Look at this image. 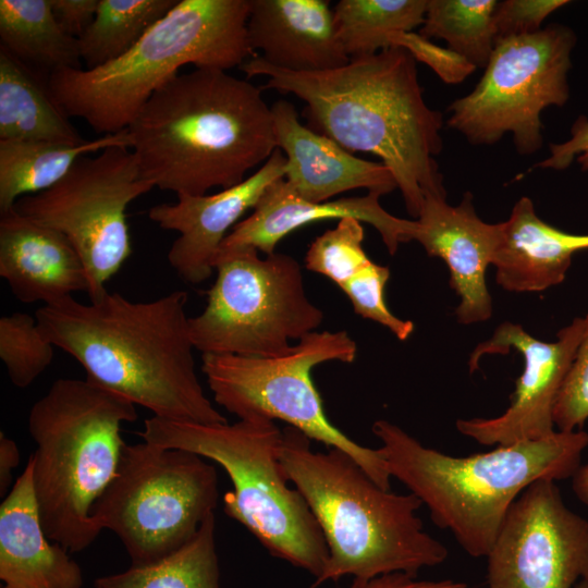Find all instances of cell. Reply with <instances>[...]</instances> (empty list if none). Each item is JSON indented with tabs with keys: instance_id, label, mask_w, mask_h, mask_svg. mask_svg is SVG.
Segmentation results:
<instances>
[{
	"instance_id": "cell-1",
	"label": "cell",
	"mask_w": 588,
	"mask_h": 588,
	"mask_svg": "<svg viewBox=\"0 0 588 588\" xmlns=\"http://www.w3.org/2000/svg\"><path fill=\"white\" fill-rule=\"evenodd\" d=\"M240 69L266 76L264 88L305 102L307 126L350 152H369L393 173L408 213L426 196L446 197L434 159L443 148L441 112L425 101L416 59L403 47L353 58L339 69L299 73L253 57Z\"/></svg>"
},
{
	"instance_id": "cell-2",
	"label": "cell",
	"mask_w": 588,
	"mask_h": 588,
	"mask_svg": "<svg viewBox=\"0 0 588 588\" xmlns=\"http://www.w3.org/2000/svg\"><path fill=\"white\" fill-rule=\"evenodd\" d=\"M187 301L185 291L148 302L106 291L88 304L69 297L44 305L35 318L42 335L75 358L88 380L155 417L225 424L196 373Z\"/></svg>"
},
{
	"instance_id": "cell-3",
	"label": "cell",
	"mask_w": 588,
	"mask_h": 588,
	"mask_svg": "<svg viewBox=\"0 0 588 588\" xmlns=\"http://www.w3.org/2000/svg\"><path fill=\"white\" fill-rule=\"evenodd\" d=\"M127 132L144 179L177 196L232 187L278 148L261 89L219 69L171 78Z\"/></svg>"
},
{
	"instance_id": "cell-4",
	"label": "cell",
	"mask_w": 588,
	"mask_h": 588,
	"mask_svg": "<svg viewBox=\"0 0 588 588\" xmlns=\"http://www.w3.org/2000/svg\"><path fill=\"white\" fill-rule=\"evenodd\" d=\"M372 432L392 478L401 481L473 558H486L516 499L539 480L572 478L588 432L556 430L468 456L422 445L395 424L379 419Z\"/></svg>"
},
{
	"instance_id": "cell-5",
	"label": "cell",
	"mask_w": 588,
	"mask_h": 588,
	"mask_svg": "<svg viewBox=\"0 0 588 588\" xmlns=\"http://www.w3.org/2000/svg\"><path fill=\"white\" fill-rule=\"evenodd\" d=\"M279 460L323 534L329 556L314 587L342 577L369 579L392 573L417 576L448 559L446 547L424 529L413 493L379 487L345 452L311 450V439L285 426Z\"/></svg>"
},
{
	"instance_id": "cell-6",
	"label": "cell",
	"mask_w": 588,
	"mask_h": 588,
	"mask_svg": "<svg viewBox=\"0 0 588 588\" xmlns=\"http://www.w3.org/2000/svg\"><path fill=\"white\" fill-rule=\"evenodd\" d=\"M250 0H179L126 53L96 69H62L49 88L69 117L97 133L126 130L179 69L228 71L253 54L247 40Z\"/></svg>"
},
{
	"instance_id": "cell-7",
	"label": "cell",
	"mask_w": 588,
	"mask_h": 588,
	"mask_svg": "<svg viewBox=\"0 0 588 588\" xmlns=\"http://www.w3.org/2000/svg\"><path fill=\"white\" fill-rule=\"evenodd\" d=\"M135 405L88 380L61 378L34 403L28 432L39 515L49 539L65 550L88 548L102 531L91 511L114 478Z\"/></svg>"
},
{
	"instance_id": "cell-8",
	"label": "cell",
	"mask_w": 588,
	"mask_h": 588,
	"mask_svg": "<svg viewBox=\"0 0 588 588\" xmlns=\"http://www.w3.org/2000/svg\"><path fill=\"white\" fill-rule=\"evenodd\" d=\"M138 436L150 444L186 450L219 464L233 486L223 495L224 513L272 556L310 573L315 580L321 576L328 547L307 502L289 486L279 460L282 429L273 420L205 425L152 416Z\"/></svg>"
},
{
	"instance_id": "cell-9",
	"label": "cell",
	"mask_w": 588,
	"mask_h": 588,
	"mask_svg": "<svg viewBox=\"0 0 588 588\" xmlns=\"http://www.w3.org/2000/svg\"><path fill=\"white\" fill-rule=\"evenodd\" d=\"M356 342L344 331H315L282 355L249 357L203 354L201 371L215 402L240 419H279L327 448L348 454L382 489L391 475L379 449L363 446L328 419L311 372L323 363L351 364Z\"/></svg>"
},
{
	"instance_id": "cell-10",
	"label": "cell",
	"mask_w": 588,
	"mask_h": 588,
	"mask_svg": "<svg viewBox=\"0 0 588 588\" xmlns=\"http://www.w3.org/2000/svg\"><path fill=\"white\" fill-rule=\"evenodd\" d=\"M209 460L146 441L123 448L117 474L91 517L113 531L132 566L155 563L189 542L218 503Z\"/></svg>"
},
{
	"instance_id": "cell-11",
	"label": "cell",
	"mask_w": 588,
	"mask_h": 588,
	"mask_svg": "<svg viewBox=\"0 0 588 588\" xmlns=\"http://www.w3.org/2000/svg\"><path fill=\"white\" fill-rule=\"evenodd\" d=\"M242 248L213 259L217 278L204 310L188 318L195 350L203 354L272 357L291 340L317 331L323 313L308 298L298 261L286 254L261 258Z\"/></svg>"
},
{
	"instance_id": "cell-12",
	"label": "cell",
	"mask_w": 588,
	"mask_h": 588,
	"mask_svg": "<svg viewBox=\"0 0 588 588\" xmlns=\"http://www.w3.org/2000/svg\"><path fill=\"white\" fill-rule=\"evenodd\" d=\"M576 41L562 24L498 39L475 88L449 106L448 126L478 146L511 133L518 154H535L543 144L542 111L568 101Z\"/></svg>"
},
{
	"instance_id": "cell-13",
	"label": "cell",
	"mask_w": 588,
	"mask_h": 588,
	"mask_svg": "<svg viewBox=\"0 0 588 588\" xmlns=\"http://www.w3.org/2000/svg\"><path fill=\"white\" fill-rule=\"evenodd\" d=\"M155 186L127 147L79 158L50 188L21 197L13 210L61 232L82 258L89 299L103 294L132 253L127 206Z\"/></svg>"
},
{
	"instance_id": "cell-14",
	"label": "cell",
	"mask_w": 588,
	"mask_h": 588,
	"mask_svg": "<svg viewBox=\"0 0 588 588\" xmlns=\"http://www.w3.org/2000/svg\"><path fill=\"white\" fill-rule=\"evenodd\" d=\"M486 559V588H574L588 578V519L565 504L556 481H536L513 503Z\"/></svg>"
},
{
	"instance_id": "cell-15",
	"label": "cell",
	"mask_w": 588,
	"mask_h": 588,
	"mask_svg": "<svg viewBox=\"0 0 588 588\" xmlns=\"http://www.w3.org/2000/svg\"><path fill=\"white\" fill-rule=\"evenodd\" d=\"M584 329V319L574 318L558 332L554 342L530 335L517 323L502 322L489 340L476 346L469 358L470 372L487 354H506L516 350L524 358V369L515 382L511 404L492 418L458 419L456 429L483 445H506L537 440L556 431L554 406L572 366Z\"/></svg>"
},
{
	"instance_id": "cell-16",
	"label": "cell",
	"mask_w": 588,
	"mask_h": 588,
	"mask_svg": "<svg viewBox=\"0 0 588 588\" xmlns=\"http://www.w3.org/2000/svg\"><path fill=\"white\" fill-rule=\"evenodd\" d=\"M409 238L418 242L428 256L445 262L450 285L460 298L457 321L471 324L489 320L492 299L486 273L501 245L503 222L482 221L469 192L455 206L448 204L446 197L428 195L413 220Z\"/></svg>"
},
{
	"instance_id": "cell-17",
	"label": "cell",
	"mask_w": 588,
	"mask_h": 588,
	"mask_svg": "<svg viewBox=\"0 0 588 588\" xmlns=\"http://www.w3.org/2000/svg\"><path fill=\"white\" fill-rule=\"evenodd\" d=\"M285 174L286 158L277 148L260 168L232 187L211 195H179L176 203L151 207V221L180 234L168 253L176 274L189 284L207 280L223 240L241 217L254 209L268 186Z\"/></svg>"
},
{
	"instance_id": "cell-18",
	"label": "cell",
	"mask_w": 588,
	"mask_h": 588,
	"mask_svg": "<svg viewBox=\"0 0 588 588\" xmlns=\"http://www.w3.org/2000/svg\"><path fill=\"white\" fill-rule=\"evenodd\" d=\"M379 198L377 194L367 193L359 197L314 203L298 196L284 177L280 179L268 186L253 212L231 230L215 257L248 247L270 255L284 236L301 226L347 217L372 225L393 255L401 243L409 242L413 220L389 213Z\"/></svg>"
},
{
	"instance_id": "cell-19",
	"label": "cell",
	"mask_w": 588,
	"mask_h": 588,
	"mask_svg": "<svg viewBox=\"0 0 588 588\" xmlns=\"http://www.w3.org/2000/svg\"><path fill=\"white\" fill-rule=\"evenodd\" d=\"M277 147L286 158L284 180L301 197L314 203L357 188L385 195L397 184L382 162L364 160L331 138L301 123L295 107L283 99L271 106Z\"/></svg>"
},
{
	"instance_id": "cell-20",
	"label": "cell",
	"mask_w": 588,
	"mask_h": 588,
	"mask_svg": "<svg viewBox=\"0 0 588 588\" xmlns=\"http://www.w3.org/2000/svg\"><path fill=\"white\" fill-rule=\"evenodd\" d=\"M0 275L22 303H60L89 291L86 267L59 231L11 209L0 219Z\"/></svg>"
},
{
	"instance_id": "cell-21",
	"label": "cell",
	"mask_w": 588,
	"mask_h": 588,
	"mask_svg": "<svg viewBox=\"0 0 588 588\" xmlns=\"http://www.w3.org/2000/svg\"><path fill=\"white\" fill-rule=\"evenodd\" d=\"M247 40L265 62L292 72L330 71L351 60L323 0H250Z\"/></svg>"
},
{
	"instance_id": "cell-22",
	"label": "cell",
	"mask_w": 588,
	"mask_h": 588,
	"mask_svg": "<svg viewBox=\"0 0 588 588\" xmlns=\"http://www.w3.org/2000/svg\"><path fill=\"white\" fill-rule=\"evenodd\" d=\"M0 579L2 588H81L84 584L79 565L45 532L30 455L0 505Z\"/></svg>"
},
{
	"instance_id": "cell-23",
	"label": "cell",
	"mask_w": 588,
	"mask_h": 588,
	"mask_svg": "<svg viewBox=\"0 0 588 588\" xmlns=\"http://www.w3.org/2000/svg\"><path fill=\"white\" fill-rule=\"evenodd\" d=\"M581 250H588V234L544 222L532 200L523 196L503 221V238L492 265L497 283L510 292H542L564 281L574 254Z\"/></svg>"
},
{
	"instance_id": "cell-24",
	"label": "cell",
	"mask_w": 588,
	"mask_h": 588,
	"mask_svg": "<svg viewBox=\"0 0 588 588\" xmlns=\"http://www.w3.org/2000/svg\"><path fill=\"white\" fill-rule=\"evenodd\" d=\"M69 118L48 77L0 46V140L84 143Z\"/></svg>"
},
{
	"instance_id": "cell-25",
	"label": "cell",
	"mask_w": 588,
	"mask_h": 588,
	"mask_svg": "<svg viewBox=\"0 0 588 588\" xmlns=\"http://www.w3.org/2000/svg\"><path fill=\"white\" fill-rule=\"evenodd\" d=\"M113 146L131 148L127 128L78 145L41 140H0V212L23 196L58 183L85 155Z\"/></svg>"
},
{
	"instance_id": "cell-26",
	"label": "cell",
	"mask_w": 588,
	"mask_h": 588,
	"mask_svg": "<svg viewBox=\"0 0 588 588\" xmlns=\"http://www.w3.org/2000/svg\"><path fill=\"white\" fill-rule=\"evenodd\" d=\"M0 40L47 77L62 69H83L78 39L61 29L50 0H0Z\"/></svg>"
},
{
	"instance_id": "cell-27",
	"label": "cell",
	"mask_w": 588,
	"mask_h": 588,
	"mask_svg": "<svg viewBox=\"0 0 588 588\" xmlns=\"http://www.w3.org/2000/svg\"><path fill=\"white\" fill-rule=\"evenodd\" d=\"M216 517L209 514L196 536L170 555L148 565L95 580L96 588H220Z\"/></svg>"
},
{
	"instance_id": "cell-28",
	"label": "cell",
	"mask_w": 588,
	"mask_h": 588,
	"mask_svg": "<svg viewBox=\"0 0 588 588\" xmlns=\"http://www.w3.org/2000/svg\"><path fill=\"white\" fill-rule=\"evenodd\" d=\"M427 0H341L333 8L338 39L353 59L394 46L425 21Z\"/></svg>"
},
{
	"instance_id": "cell-29",
	"label": "cell",
	"mask_w": 588,
	"mask_h": 588,
	"mask_svg": "<svg viewBox=\"0 0 588 588\" xmlns=\"http://www.w3.org/2000/svg\"><path fill=\"white\" fill-rule=\"evenodd\" d=\"M177 1L99 0L93 23L78 38L85 69H96L126 53Z\"/></svg>"
},
{
	"instance_id": "cell-30",
	"label": "cell",
	"mask_w": 588,
	"mask_h": 588,
	"mask_svg": "<svg viewBox=\"0 0 588 588\" xmlns=\"http://www.w3.org/2000/svg\"><path fill=\"white\" fill-rule=\"evenodd\" d=\"M497 0H427L419 35L440 38L448 49L475 68H486L497 35L493 24Z\"/></svg>"
},
{
	"instance_id": "cell-31",
	"label": "cell",
	"mask_w": 588,
	"mask_h": 588,
	"mask_svg": "<svg viewBox=\"0 0 588 588\" xmlns=\"http://www.w3.org/2000/svg\"><path fill=\"white\" fill-rule=\"evenodd\" d=\"M53 344L40 332L36 318L14 313L0 318V358L11 382L26 388L51 364Z\"/></svg>"
},
{
	"instance_id": "cell-32",
	"label": "cell",
	"mask_w": 588,
	"mask_h": 588,
	"mask_svg": "<svg viewBox=\"0 0 588 588\" xmlns=\"http://www.w3.org/2000/svg\"><path fill=\"white\" fill-rule=\"evenodd\" d=\"M362 223L355 218H343L317 236L306 253V269L324 275L340 287L359 273L372 261L363 246Z\"/></svg>"
},
{
	"instance_id": "cell-33",
	"label": "cell",
	"mask_w": 588,
	"mask_h": 588,
	"mask_svg": "<svg viewBox=\"0 0 588 588\" xmlns=\"http://www.w3.org/2000/svg\"><path fill=\"white\" fill-rule=\"evenodd\" d=\"M389 278L388 267L371 261L341 290L348 297L357 315L382 324L399 340L405 341L413 333L414 323L394 316L388 308L384 287Z\"/></svg>"
},
{
	"instance_id": "cell-34",
	"label": "cell",
	"mask_w": 588,
	"mask_h": 588,
	"mask_svg": "<svg viewBox=\"0 0 588 588\" xmlns=\"http://www.w3.org/2000/svg\"><path fill=\"white\" fill-rule=\"evenodd\" d=\"M583 319V335L554 406L559 431L579 430L588 419V311Z\"/></svg>"
},
{
	"instance_id": "cell-35",
	"label": "cell",
	"mask_w": 588,
	"mask_h": 588,
	"mask_svg": "<svg viewBox=\"0 0 588 588\" xmlns=\"http://www.w3.org/2000/svg\"><path fill=\"white\" fill-rule=\"evenodd\" d=\"M567 3V0L498 1L493 15L497 40L537 33L551 13Z\"/></svg>"
},
{
	"instance_id": "cell-36",
	"label": "cell",
	"mask_w": 588,
	"mask_h": 588,
	"mask_svg": "<svg viewBox=\"0 0 588 588\" xmlns=\"http://www.w3.org/2000/svg\"><path fill=\"white\" fill-rule=\"evenodd\" d=\"M394 46L408 50L416 61L426 63L448 84H458L476 70L460 56L432 44L418 33L401 34Z\"/></svg>"
},
{
	"instance_id": "cell-37",
	"label": "cell",
	"mask_w": 588,
	"mask_h": 588,
	"mask_svg": "<svg viewBox=\"0 0 588 588\" xmlns=\"http://www.w3.org/2000/svg\"><path fill=\"white\" fill-rule=\"evenodd\" d=\"M550 155L534 168L566 170L576 161L581 171H588V118L579 115L573 123L569 137L562 143H551Z\"/></svg>"
},
{
	"instance_id": "cell-38",
	"label": "cell",
	"mask_w": 588,
	"mask_h": 588,
	"mask_svg": "<svg viewBox=\"0 0 588 588\" xmlns=\"http://www.w3.org/2000/svg\"><path fill=\"white\" fill-rule=\"evenodd\" d=\"M52 13L61 29L79 38L93 23L99 0H50Z\"/></svg>"
},
{
	"instance_id": "cell-39",
	"label": "cell",
	"mask_w": 588,
	"mask_h": 588,
	"mask_svg": "<svg viewBox=\"0 0 588 588\" xmlns=\"http://www.w3.org/2000/svg\"><path fill=\"white\" fill-rule=\"evenodd\" d=\"M348 588H469L464 581L453 579L422 580L417 576L392 573L369 579H354Z\"/></svg>"
},
{
	"instance_id": "cell-40",
	"label": "cell",
	"mask_w": 588,
	"mask_h": 588,
	"mask_svg": "<svg viewBox=\"0 0 588 588\" xmlns=\"http://www.w3.org/2000/svg\"><path fill=\"white\" fill-rule=\"evenodd\" d=\"M20 463V452L16 443L8 438L3 432L0 433V494L7 495L8 489L12 482V470Z\"/></svg>"
},
{
	"instance_id": "cell-41",
	"label": "cell",
	"mask_w": 588,
	"mask_h": 588,
	"mask_svg": "<svg viewBox=\"0 0 588 588\" xmlns=\"http://www.w3.org/2000/svg\"><path fill=\"white\" fill-rule=\"evenodd\" d=\"M571 479L576 498L588 507V462L580 464Z\"/></svg>"
},
{
	"instance_id": "cell-42",
	"label": "cell",
	"mask_w": 588,
	"mask_h": 588,
	"mask_svg": "<svg viewBox=\"0 0 588 588\" xmlns=\"http://www.w3.org/2000/svg\"><path fill=\"white\" fill-rule=\"evenodd\" d=\"M574 588H588V578L581 579Z\"/></svg>"
}]
</instances>
